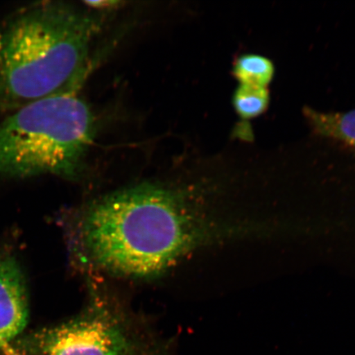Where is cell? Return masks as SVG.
I'll use <instances>...</instances> for the list:
<instances>
[{
	"instance_id": "obj_1",
	"label": "cell",
	"mask_w": 355,
	"mask_h": 355,
	"mask_svg": "<svg viewBox=\"0 0 355 355\" xmlns=\"http://www.w3.org/2000/svg\"><path fill=\"white\" fill-rule=\"evenodd\" d=\"M202 182L148 180L87 200L62 216L71 263L86 277L152 279L243 228L220 215Z\"/></svg>"
},
{
	"instance_id": "obj_2",
	"label": "cell",
	"mask_w": 355,
	"mask_h": 355,
	"mask_svg": "<svg viewBox=\"0 0 355 355\" xmlns=\"http://www.w3.org/2000/svg\"><path fill=\"white\" fill-rule=\"evenodd\" d=\"M99 21L69 3L21 8L0 26V113L78 87Z\"/></svg>"
},
{
	"instance_id": "obj_3",
	"label": "cell",
	"mask_w": 355,
	"mask_h": 355,
	"mask_svg": "<svg viewBox=\"0 0 355 355\" xmlns=\"http://www.w3.org/2000/svg\"><path fill=\"white\" fill-rule=\"evenodd\" d=\"M78 88L33 102L0 123V175L79 176L96 122Z\"/></svg>"
},
{
	"instance_id": "obj_4",
	"label": "cell",
	"mask_w": 355,
	"mask_h": 355,
	"mask_svg": "<svg viewBox=\"0 0 355 355\" xmlns=\"http://www.w3.org/2000/svg\"><path fill=\"white\" fill-rule=\"evenodd\" d=\"M83 309L69 320L22 343L30 355H171L173 343L112 290L107 279L87 277Z\"/></svg>"
},
{
	"instance_id": "obj_5",
	"label": "cell",
	"mask_w": 355,
	"mask_h": 355,
	"mask_svg": "<svg viewBox=\"0 0 355 355\" xmlns=\"http://www.w3.org/2000/svg\"><path fill=\"white\" fill-rule=\"evenodd\" d=\"M24 275L15 257L0 254V349L19 336L28 321Z\"/></svg>"
},
{
	"instance_id": "obj_6",
	"label": "cell",
	"mask_w": 355,
	"mask_h": 355,
	"mask_svg": "<svg viewBox=\"0 0 355 355\" xmlns=\"http://www.w3.org/2000/svg\"><path fill=\"white\" fill-rule=\"evenodd\" d=\"M304 114L318 135L355 146V110L345 113H325L304 108Z\"/></svg>"
},
{
	"instance_id": "obj_7",
	"label": "cell",
	"mask_w": 355,
	"mask_h": 355,
	"mask_svg": "<svg viewBox=\"0 0 355 355\" xmlns=\"http://www.w3.org/2000/svg\"><path fill=\"white\" fill-rule=\"evenodd\" d=\"M233 74L241 84L268 88L274 78L275 67L268 58L245 54L235 61Z\"/></svg>"
},
{
	"instance_id": "obj_8",
	"label": "cell",
	"mask_w": 355,
	"mask_h": 355,
	"mask_svg": "<svg viewBox=\"0 0 355 355\" xmlns=\"http://www.w3.org/2000/svg\"><path fill=\"white\" fill-rule=\"evenodd\" d=\"M270 104L268 88L239 84L233 96V105L243 121L263 114Z\"/></svg>"
}]
</instances>
